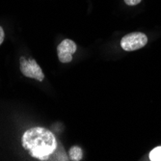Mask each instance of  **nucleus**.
Here are the masks:
<instances>
[{"label": "nucleus", "mask_w": 161, "mask_h": 161, "mask_svg": "<svg viewBox=\"0 0 161 161\" xmlns=\"http://www.w3.org/2000/svg\"><path fill=\"white\" fill-rule=\"evenodd\" d=\"M23 148L33 157L46 160L57 148L58 143L50 130L43 127H32L22 135Z\"/></svg>", "instance_id": "nucleus-1"}, {"label": "nucleus", "mask_w": 161, "mask_h": 161, "mask_svg": "<svg viewBox=\"0 0 161 161\" xmlns=\"http://www.w3.org/2000/svg\"><path fill=\"white\" fill-rule=\"evenodd\" d=\"M148 43V37L141 32H133L123 37L121 47L125 51H134L144 47Z\"/></svg>", "instance_id": "nucleus-2"}, {"label": "nucleus", "mask_w": 161, "mask_h": 161, "mask_svg": "<svg viewBox=\"0 0 161 161\" xmlns=\"http://www.w3.org/2000/svg\"><path fill=\"white\" fill-rule=\"evenodd\" d=\"M20 71L22 75L29 78H34L38 81H42L45 75L34 59H25L24 57L20 58Z\"/></svg>", "instance_id": "nucleus-3"}, {"label": "nucleus", "mask_w": 161, "mask_h": 161, "mask_svg": "<svg viewBox=\"0 0 161 161\" xmlns=\"http://www.w3.org/2000/svg\"><path fill=\"white\" fill-rule=\"evenodd\" d=\"M76 48V43L69 39H66L59 43L57 47V54L60 62L69 63L72 60V55L75 53Z\"/></svg>", "instance_id": "nucleus-4"}, {"label": "nucleus", "mask_w": 161, "mask_h": 161, "mask_svg": "<svg viewBox=\"0 0 161 161\" xmlns=\"http://www.w3.org/2000/svg\"><path fill=\"white\" fill-rule=\"evenodd\" d=\"M46 160H69V157L66 154L64 148L62 147V146L58 145L56 150L50 155H48L46 158Z\"/></svg>", "instance_id": "nucleus-5"}, {"label": "nucleus", "mask_w": 161, "mask_h": 161, "mask_svg": "<svg viewBox=\"0 0 161 161\" xmlns=\"http://www.w3.org/2000/svg\"><path fill=\"white\" fill-rule=\"evenodd\" d=\"M69 156L70 160L79 161L83 157V152L78 146H72L69 151Z\"/></svg>", "instance_id": "nucleus-6"}, {"label": "nucleus", "mask_w": 161, "mask_h": 161, "mask_svg": "<svg viewBox=\"0 0 161 161\" xmlns=\"http://www.w3.org/2000/svg\"><path fill=\"white\" fill-rule=\"evenodd\" d=\"M150 159L152 161H161V147H156L150 153Z\"/></svg>", "instance_id": "nucleus-7"}, {"label": "nucleus", "mask_w": 161, "mask_h": 161, "mask_svg": "<svg viewBox=\"0 0 161 161\" xmlns=\"http://www.w3.org/2000/svg\"><path fill=\"white\" fill-rule=\"evenodd\" d=\"M142 0H125V2L126 3V5H129V6H134V5H137L139 4Z\"/></svg>", "instance_id": "nucleus-8"}, {"label": "nucleus", "mask_w": 161, "mask_h": 161, "mask_svg": "<svg viewBox=\"0 0 161 161\" xmlns=\"http://www.w3.org/2000/svg\"><path fill=\"white\" fill-rule=\"evenodd\" d=\"M4 31H3V29H2V27L0 26V45L3 42V41H4Z\"/></svg>", "instance_id": "nucleus-9"}]
</instances>
